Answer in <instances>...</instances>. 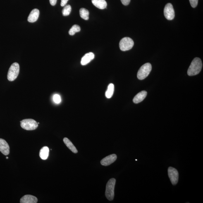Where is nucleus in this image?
<instances>
[{
    "label": "nucleus",
    "instance_id": "nucleus-1",
    "mask_svg": "<svg viewBox=\"0 0 203 203\" xmlns=\"http://www.w3.org/2000/svg\"><path fill=\"white\" fill-rule=\"evenodd\" d=\"M202 63L200 58H196L193 60L187 71V74L190 76L197 75L202 70Z\"/></svg>",
    "mask_w": 203,
    "mask_h": 203
},
{
    "label": "nucleus",
    "instance_id": "nucleus-2",
    "mask_svg": "<svg viewBox=\"0 0 203 203\" xmlns=\"http://www.w3.org/2000/svg\"><path fill=\"white\" fill-rule=\"evenodd\" d=\"M116 180L113 178L110 180L106 185V196L108 200L113 201L114 197V190Z\"/></svg>",
    "mask_w": 203,
    "mask_h": 203
},
{
    "label": "nucleus",
    "instance_id": "nucleus-3",
    "mask_svg": "<svg viewBox=\"0 0 203 203\" xmlns=\"http://www.w3.org/2000/svg\"><path fill=\"white\" fill-rule=\"evenodd\" d=\"M150 63H147L143 65L138 72L137 77L140 80H143L147 77L152 70Z\"/></svg>",
    "mask_w": 203,
    "mask_h": 203
},
{
    "label": "nucleus",
    "instance_id": "nucleus-4",
    "mask_svg": "<svg viewBox=\"0 0 203 203\" xmlns=\"http://www.w3.org/2000/svg\"><path fill=\"white\" fill-rule=\"evenodd\" d=\"M20 66L19 64L14 63L10 66L7 74L8 80L10 81H14L19 73Z\"/></svg>",
    "mask_w": 203,
    "mask_h": 203
},
{
    "label": "nucleus",
    "instance_id": "nucleus-5",
    "mask_svg": "<svg viewBox=\"0 0 203 203\" xmlns=\"http://www.w3.org/2000/svg\"><path fill=\"white\" fill-rule=\"evenodd\" d=\"M20 126L24 130H35L38 127L37 122L32 119H25L20 121Z\"/></svg>",
    "mask_w": 203,
    "mask_h": 203
},
{
    "label": "nucleus",
    "instance_id": "nucleus-6",
    "mask_svg": "<svg viewBox=\"0 0 203 203\" xmlns=\"http://www.w3.org/2000/svg\"><path fill=\"white\" fill-rule=\"evenodd\" d=\"M134 45V41L130 37L123 38L120 40L119 47L120 50L123 51L130 50L131 49Z\"/></svg>",
    "mask_w": 203,
    "mask_h": 203
},
{
    "label": "nucleus",
    "instance_id": "nucleus-7",
    "mask_svg": "<svg viewBox=\"0 0 203 203\" xmlns=\"http://www.w3.org/2000/svg\"><path fill=\"white\" fill-rule=\"evenodd\" d=\"M168 176L171 183L173 185H176L178 181L179 173L176 168L170 167L168 169Z\"/></svg>",
    "mask_w": 203,
    "mask_h": 203
},
{
    "label": "nucleus",
    "instance_id": "nucleus-8",
    "mask_svg": "<svg viewBox=\"0 0 203 203\" xmlns=\"http://www.w3.org/2000/svg\"><path fill=\"white\" fill-rule=\"evenodd\" d=\"M164 13L165 18L168 20H172L174 18V10L171 3H168L166 5L164 8Z\"/></svg>",
    "mask_w": 203,
    "mask_h": 203
},
{
    "label": "nucleus",
    "instance_id": "nucleus-9",
    "mask_svg": "<svg viewBox=\"0 0 203 203\" xmlns=\"http://www.w3.org/2000/svg\"><path fill=\"white\" fill-rule=\"evenodd\" d=\"M117 158V156L116 154L110 155L102 160L101 161V164L104 166H109L116 161Z\"/></svg>",
    "mask_w": 203,
    "mask_h": 203
},
{
    "label": "nucleus",
    "instance_id": "nucleus-10",
    "mask_svg": "<svg viewBox=\"0 0 203 203\" xmlns=\"http://www.w3.org/2000/svg\"><path fill=\"white\" fill-rule=\"evenodd\" d=\"M0 151L5 155L10 153V147L4 139H0Z\"/></svg>",
    "mask_w": 203,
    "mask_h": 203
},
{
    "label": "nucleus",
    "instance_id": "nucleus-11",
    "mask_svg": "<svg viewBox=\"0 0 203 203\" xmlns=\"http://www.w3.org/2000/svg\"><path fill=\"white\" fill-rule=\"evenodd\" d=\"M94 55L92 52H89L85 54L82 58L81 63L82 66H85L94 59Z\"/></svg>",
    "mask_w": 203,
    "mask_h": 203
},
{
    "label": "nucleus",
    "instance_id": "nucleus-12",
    "mask_svg": "<svg viewBox=\"0 0 203 203\" xmlns=\"http://www.w3.org/2000/svg\"><path fill=\"white\" fill-rule=\"evenodd\" d=\"M39 10L34 9L31 11L27 18V20L30 23H33L38 20L39 16Z\"/></svg>",
    "mask_w": 203,
    "mask_h": 203
},
{
    "label": "nucleus",
    "instance_id": "nucleus-13",
    "mask_svg": "<svg viewBox=\"0 0 203 203\" xmlns=\"http://www.w3.org/2000/svg\"><path fill=\"white\" fill-rule=\"evenodd\" d=\"M38 202V199L34 196L31 195H26L23 196L20 199L21 203H36Z\"/></svg>",
    "mask_w": 203,
    "mask_h": 203
},
{
    "label": "nucleus",
    "instance_id": "nucleus-14",
    "mask_svg": "<svg viewBox=\"0 0 203 203\" xmlns=\"http://www.w3.org/2000/svg\"><path fill=\"white\" fill-rule=\"evenodd\" d=\"M147 94V93L145 91H143L138 93L134 98L133 102L135 104L141 102L145 98Z\"/></svg>",
    "mask_w": 203,
    "mask_h": 203
},
{
    "label": "nucleus",
    "instance_id": "nucleus-15",
    "mask_svg": "<svg viewBox=\"0 0 203 203\" xmlns=\"http://www.w3.org/2000/svg\"><path fill=\"white\" fill-rule=\"evenodd\" d=\"M93 4L100 9H104L107 6V3L105 0H92Z\"/></svg>",
    "mask_w": 203,
    "mask_h": 203
},
{
    "label": "nucleus",
    "instance_id": "nucleus-16",
    "mask_svg": "<svg viewBox=\"0 0 203 203\" xmlns=\"http://www.w3.org/2000/svg\"><path fill=\"white\" fill-rule=\"evenodd\" d=\"M63 142H64L65 144H66L67 147L70 151H72V152L75 153V154H77V153H78V151H77L76 148L75 147L71 141L69 140L67 138H64L63 139Z\"/></svg>",
    "mask_w": 203,
    "mask_h": 203
},
{
    "label": "nucleus",
    "instance_id": "nucleus-17",
    "mask_svg": "<svg viewBox=\"0 0 203 203\" xmlns=\"http://www.w3.org/2000/svg\"><path fill=\"white\" fill-rule=\"evenodd\" d=\"M49 149L47 147H44L41 149L39 152V156L41 159L43 160H46L49 156Z\"/></svg>",
    "mask_w": 203,
    "mask_h": 203
},
{
    "label": "nucleus",
    "instance_id": "nucleus-18",
    "mask_svg": "<svg viewBox=\"0 0 203 203\" xmlns=\"http://www.w3.org/2000/svg\"><path fill=\"white\" fill-rule=\"evenodd\" d=\"M114 86L113 84H110L108 86L107 90L106 93V97L108 99L110 98L113 95L114 92Z\"/></svg>",
    "mask_w": 203,
    "mask_h": 203
},
{
    "label": "nucleus",
    "instance_id": "nucleus-19",
    "mask_svg": "<svg viewBox=\"0 0 203 203\" xmlns=\"http://www.w3.org/2000/svg\"><path fill=\"white\" fill-rule=\"evenodd\" d=\"M80 15L82 19L85 20H88L89 19V12L87 9L84 8H82L80 11Z\"/></svg>",
    "mask_w": 203,
    "mask_h": 203
},
{
    "label": "nucleus",
    "instance_id": "nucleus-20",
    "mask_svg": "<svg viewBox=\"0 0 203 203\" xmlns=\"http://www.w3.org/2000/svg\"><path fill=\"white\" fill-rule=\"evenodd\" d=\"M81 31L80 27L77 25H74L69 31V34L71 35H75L76 33L80 32Z\"/></svg>",
    "mask_w": 203,
    "mask_h": 203
},
{
    "label": "nucleus",
    "instance_id": "nucleus-21",
    "mask_svg": "<svg viewBox=\"0 0 203 203\" xmlns=\"http://www.w3.org/2000/svg\"><path fill=\"white\" fill-rule=\"evenodd\" d=\"M72 8L70 5H67L65 6L64 8L62 11V13L63 16H68L70 14V12L71 11Z\"/></svg>",
    "mask_w": 203,
    "mask_h": 203
},
{
    "label": "nucleus",
    "instance_id": "nucleus-22",
    "mask_svg": "<svg viewBox=\"0 0 203 203\" xmlns=\"http://www.w3.org/2000/svg\"><path fill=\"white\" fill-rule=\"evenodd\" d=\"M53 100H54V102L56 104H59L61 101V97L60 96L57 94L54 95L53 97Z\"/></svg>",
    "mask_w": 203,
    "mask_h": 203
},
{
    "label": "nucleus",
    "instance_id": "nucleus-23",
    "mask_svg": "<svg viewBox=\"0 0 203 203\" xmlns=\"http://www.w3.org/2000/svg\"><path fill=\"white\" fill-rule=\"evenodd\" d=\"M189 1L193 8H195L197 7L198 0H189Z\"/></svg>",
    "mask_w": 203,
    "mask_h": 203
},
{
    "label": "nucleus",
    "instance_id": "nucleus-24",
    "mask_svg": "<svg viewBox=\"0 0 203 203\" xmlns=\"http://www.w3.org/2000/svg\"><path fill=\"white\" fill-rule=\"evenodd\" d=\"M122 3L124 6H128L130 2V0H121Z\"/></svg>",
    "mask_w": 203,
    "mask_h": 203
},
{
    "label": "nucleus",
    "instance_id": "nucleus-25",
    "mask_svg": "<svg viewBox=\"0 0 203 203\" xmlns=\"http://www.w3.org/2000/svg\"><path fill=\"white\" fill-rule=\"evenodd\" d=\"M68 0H61V6H66Z\"/></svg>",
    "mask_w": 203,
    "mask_h": 203
},
{
    "label": "nucleus",
    "instance_id": "nucleus-26",
    "mask_svg": "<svg viewBox=\"0 0 203 203\" xmlns=\"http://www.w3.org/2000/svg\"><path fill=\"white\" fill-rule=\"evenodd\" d=\"M49 1L52 6H54L56 4L57 0H49Z\"/></svg>",
    "mask_w": 203,
    "mask_h": 203
},
{
    "label": "nucleus",
    "instance_id": "nucleus-27",
    "mask_svg": "<svg viewBox=\"0 0 203 203\" xmlns=\"http://www.w3.org/2000/svg\"><path fill=\"white\" fill-rule=\"evenodd\" d=\"M8 157H6V159H8Z\"/></svg>",
    "mask_w": 203,
    "mask_h": 203
}]
</instances>
